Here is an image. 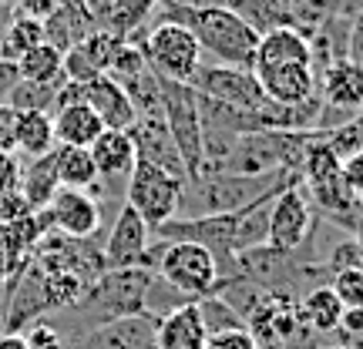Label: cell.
I'll return each instance as SVG.
<instances>
[{
	"label": "cell",
	"instance_id": "obj_12",
	"mask_svg": "<svg viewBox=\"0 0 363 349\" xmlns=\"http://www.w3.org/2000/svg\"><path fill=\"white\" fill-rule=\"evenodd\" d=\"M121 40L125 38H118V34L104 30V27L91 30L88 38H81L71 51H65V78L84 84V81L98 78V74H108L111 57L121 47Z\"/></svg>",
	"mask_w": 363,
	"mask_h": 349
},
{
	"label": "cell",
	"instance_id": "obj_10",
	"mask_svg": "<svg viewBox=\"0 0 363 349\" xmlns=\"http://www.w3.org/2000/svg\"><path fill=\"white\" fill-rule=\"evenodd\" d=\"M101 256H104V265H108V269H135V265L155 269L152 225H148L128 202L118 208L115 225H111V232H108V242H104Z\"/></svg>",
	"mask_w": 363,
	"mask_h": 349
},
{
	"label": "cell",
	"instance_id": "obj_39",
	"mask_svg": "<svg viewBox=\"0 0 363 349\" xmlns=\"http://www.w3.org/2000/svg\"><path fill=\"white\" fill-rule=\"evenodd\" d=\"M340 329H343V336H363V309H343Z\"/></svg>",
	"mask_w": 363,
	"mask_h": 349
},
{
	"label": "cell",
	"instance_id": "obj_26",
	"mask_svg": "<svg viewBox=\"0 0 363 349\" xmlns=\"http://www.w3.org/2000/svg\"><path fill=\"white\" fill-rule=\"evenodd\" d=\"M155 7H158V0H111V11H108L104 30H111V34L128 40L131 34L142 30L145 21L152 17Z\"/></svg>",
	"mask_w": 363,
	"mask_h": 349
},
{
	"label": "cell",
	"instance_id": "obj_23",
	"mask_svg": "<svg viewBox=\"0 0 363 349\" xmlns=\"http://www.w3.org/2000/svg\"><path fill=\"white\" fill-rule=\"evenodd\" d=\"M54 168H57L61 188H81V192H91V188L98 185V168H94L91 148L57 144V148H54Z\"/></svg>",
	"mask_w": 363,
	"mask_h": 349
},
{
	"label": "cell",
	"instance_id": "obj_17",
	"mask_svg": "<svg viewBox=\"0 0 363 349\" xmlns=\"http://www.w3.org/2000/svg\"><path fill=\"white\" fill-rule=\"evenodd\" d=\"M299 61H313L310 38L303 30H296V27H276V30L259 34L256 57H252V74L269 71V67L299 64Z\"/></svg>",
	"mask_w": 363,
	"mask_h": 349
},
{
	"label": "cell",
	"instance_id": "obj_29",
	"mask_svg": "<svg viewBox=\"0 0 363 349\" xmlns=\"http://www.w3.org/2000/svg\"><path fill=\"white\" fill-rule=\"evenodd\" d=\"M61 84V81H57ZM57 84H34V81H17V88L11 91V104L13 111H48L57 101Z\"/></svg>",
	"mask_w": 363,
	"mask_h": 349
},
{
	"label": "cell",
	"instance_id": "obj_25",
	"mask_svg": "<svg viewBox=\"0 0 363 349\" xmlns=\"http://www.w3.org/2000/svg\"><path fill=\"white\" fill-rule=\"evenodd\" d=\"M225 7L239 13L256 34H266V30H276V27H296V17L279 0H225Z\"/></svg>",
	"mask_w": 363,
	"mask_h": 349
},
{
	"label": "cell",
	"instance_id": "obj_16",
	"mask_svg": "<svg viewBox=\"0 0 363 349\" xmlns=\"http://www.w3.org/2000/svg\"><path fill=\"white\" fill-rule=\"evenodd\" d=\"M208 339V326L202 319L199 302H179L155 323V349H202Z\"/></svg>",
	"mask_w": 363,
	"mask_h": 349
},
{
	"label": "cell",
	"instance_id": "obj_33",
	"mask_svg": "<svg viewBox=\"0 0 363 349\" xmlns=\"http://www.w3.org/2000/svg\"><path fill=\"white\" fill-rule=\"evenodd\" d=\"M347 57L363 64V7H357V13L347 24Z\"/></svg>",
	"mask_w": 363,
	"mask_h": 349
},
{
	"label": "cell",
	"instance_id": "obj_5",
	"mask_svg": "<svg viewBox=\"0 0 363 349\" xmlns=\"http://www.w3.org/2000/svg\"><path fill=\"white\" fill-rule=\"evenodd\" d=\"M158 279L179 292L185 302H199L206 296H216L219 289V259L199 242H165L158 252Z\"/></svg>",
	"mask_w": 363,
	"mask_h": 349
},
{
	"label": "cell",
	"instance_id": "obj_2",
	"mask_svg": "<svg viewBox=\"0 0 363 349\" xmlns=\"http://www.w3.org/2000/svg\"><path fill=\"white\" fill-rule=\"evenodd\" d=\"M299 181L310 195V202H316V208L330 215L333 222L347 225V229H357V222L363 215V202L353 198L347 181H343V158L326 144V138L320 131H313L310 144L303 151V161H299Z\"/></svg>",
	"mask_w": 363,
	"mask_h": 349
},
{
	"label": "cell",
	"instance_id": "obj_24",
	"mask_svg": "<svg viewBox=\"0 0 363 349\" xmlns=\"http://www.w3.org/2000/svg\"><path fill=\"white\" fill-rule=\"evenodd\" d=\"M17 71L21 81H34V84H57L65 81V51H57L54 44L40 40L38 47L17 57Z\"/></svg>",
	"mask_w": 363,
	"mask_h": 349
},
{
	"label": "cell",
	"instance_id": "obj_30",
	"mask_svg": "<svg viewBox=\"0 0 363 349\" xmlns=\"http://www.w3.org/2000/svg\"><path fill=\"white\" fill-rule=\"evenodd\" d=\"M330 289L337 292L343 309H363V265H340V269H333Z\"/></svg>",
	"mask_w": 363,
	"mask_h": 349
},
{
	"label": "cell",
	"instance_id": "obj_43",
	"mask_svg": "<svg viewBox=\"0 0 363 349\" xmlns=\"http://www.w3.org/2000/svg\"><path fill=\"white\" fill-rule=\"evenodd\" d=\"M111 349H125V346H111Z\"/></svg>",
	"mask_w": 363,
	"mask_h": 349
},
{
	"label": "cell",
	"instance_id": "obj_27",
	"mask_svg": "<svg viewBox=\"0 0 363 349\" xmlns=\"http://www.w3.org/2000/svg\"><path fill=\"white\" fill-rule=\"evenodd\" d=\"M44 40V21H34V17H24V13H13L11 27L4 34V44H0V57L7 61H17L21 54H27L30 47H38Z\"/></svg>",
	"mask_w": 363,
	"mask_h": 349
},
{
	"label": "cell",
	"instance_id": "obj_8",
	"mask_svg": "<svg viewBox=\"0 0 363 349\" xmlns=\"http://www.w3.org/2000/svg\"><path fill=\"white\" fill-rule=\"evenodd\" d=\"M313 229H316V212H313V202L303 188V181L296 178L272 198L266 246L276 252H296L310 242Z\"/></svg>",
	"mask_w": 363,
	"mask_h": 349
},
{
	"label": "cell",
	"instance_id": "obj_31",
	"mask_svg": "<svg viewBox=\"0 0 363 349\" xmlns=\"http://www.w3.org/2000/svg\"><path fill=\"white\" fill-rule=\"evenodd\" d=\"M202 349H259V343H256V336L249 333L246 326H233V329H216V333H208Z\"/></svg>",
	"mask_w": 363,
	"mask_h": 349
},
{
	"label": "cell",
	"instance_id": "obj_34",
	"mask_svg": "<svg viewBox=\"0 0 363 349\" xmlns=\"http://www.w3.org/2000/svg\"><path fill=\"white\" fill-rule=\"evenodd\" d=\"M17 185H21V161L13 151H0V195L17 192Z\"/></svg>",
	"mask_w": 363,
	"mask_h": 349
},
{
	"label": "cell",
	"instance_id": "obj_3",
	"mask_svg": "<svg viewBox=\"0 0 363 349\" xmlns=\"http://www.w3.org/2000/svg\"><path fill=\"white\" fill-rule=\"evenodd\" d=\"M155 285V272L135 265V269H104L74 302L78 312H88L91 326H108L125 316L148 312V292Z\"/></svg>",
	"mask_w": 363,
	"mask_h": 349
},
{
	"label": "cell",
	"instance_id": "obj_35",
	"mask_svg": "<svg viewBox=\"0 0 363 349\" xmlns=\"http://www.w3.org/2000/svg\"><path fill=\"white\" fill-rule=\"evenodd\" d=\"M343 181H347V188H350L353 198L363 202V151L343 158Z\"/></svg>",
	"mask_w": 363,
	"mask_h": 349
},
{
	"label": "cell",
	"instance_id": "obj_28",
	"mask_svg": "<svg viewBox=\"0 0 363 349\" xmlns=\"http://www.w3.org/2000/svg\"><path fill=\"white\" fill-rule=\"evenodd\" d=\"M289 7V13L296 17V27L310 38L316 27H323L330 17L347 13V0H279Z\"/></svg>",
	"mask_w": 363,
	"mask_h": 349
},
{
	"label": "cell",
	"instance_id": "obj_18",
	"mask_svg": "<svg viewBox=\"0 0 363 349\" xmlns=\"http://www.w3.org/2000/svg\"><path fill=\"white\" fill-rule=\"evenodd\" d=\"M91 158L98 168V181H128L131 168L138 161V148L128 131L104 128L91 144Z\"/></svg>",
	"mask_w": 363,
	"mask_h": 349
},
{
	"label": "cell",
	"instance_id": "obj_36",
	"mask_svg": "<svg viewBox=\"0 0 363 349\" xmlns=\"http://www.w3.org/2000/svg\"><path fill=\"white\" fill-rule=\"evenodd\" d=\"M13 11L24 13V17H34V21H48L54 11H57V4L61 0H11Z\"/></svg>",
	"mask_w": 363,
	"mask_h": 349
},
{
	"label": "cell",
	"instance_id": "obj_11",
	"mask_svg": "<svg viewBox=\"0 0 363 349\" xmlns=\"http://www.w3.org/2000/svg\"><path fill=\"white\" fill-rule=\"evenodd\" d=\"M38 222L44 232H61L67 239H91L101 229V205L98 198L81 188H57L51 205L40 208Z\"/></svg>",
	"mask_w": 363,
	"mask_h": 349
},
{
	"label": "cell",
	"instance_id": "obj_9",
	"mask_svg": "<svg viewBox=\"0 0 363 349\" xmlns=\"http://www.w3.org/2000/svg\"><path fill=\"white\" fill-rule=\"evenodd\" d=\"M202 98H212L219 104L239 108V111H262L266 104H272L262 91L259 78L249 67H233V64H199V71L189 81Z\"/></svg>",
	"mask_w": 363,
	"mask_h": 349
},
{
	"label": "cell",
	"instance_id": "obj_14",
	"mask_svg": "<svg viewBox=\"0 0 363 349\" xmlns=\"http://www.w3.org/2000/svg\"><path fill=\"white\" fill-rule=\"evenodd\" d=\"M266 91V98L276 104H303L320 94V78H316V67L313 61H299V64H283V67H269L256 74Z\"/></svg>",
	"mask_w": 363,
	"mask_h": 349
},
{
	"label": "cell",
	"instance_id": "obj_42",
	"mask_svg": "<svg viewBox=\"0 0 363 349\" xmlns=\"http://www.w3.org/2000/svg\"><path fill=\"white\" fill-rule=\"evenodd\" d=\"M353 242H357V256H360V265H363V215L357 222V229H353Z\"/></svg>",
	"mask_w": 363,
	"mask_h": 349
},
{
	"label": "cell",
	"instance_id": "obj_20",
	"mask_svg": "<svg viewBox=\"0 0 363 349\" xmlns=\"http://www.w3.org/2000/svg\"><path fill=\"white\" fill-rule=\"evenodd\" d=\"M57 188H61V181H57V168H54V151H48V155H40V158H30L24 168H21L17 192L24 195L30 212H40V208L51 205Z\"/></svg>",
	"mask_w": 363,
	"mask_h": 349
},
{
	"label": "cell",
	"instance_id": "obj_22",
	"mask_svg": "<svg viewBox=\"0 0 363 349\" xmlns=\"http://www.w3.org/2000/svg\"><path fill=\"white\" fill-rule=\"evenodd\" d=\"M299 309V323L306 326L310 333H337L340 329V316H343V302L337 299V292L330 285H313L306 296L296 302Z\"/></svg>",
	"mask_w": 363,
	"mask_h": 349
},
{
	"label": "cell",
	"instance_id": "obj_37",
	"mask_svg": "<svg viewBox=\"0 0 363 349\" xmlns=\"http://www.w3.org/2000/svg\"><path fill=\"white\" fill-rule=\"evenodd\" d=\"M13 128H17V111L11 104H0V151H13Z\"/></svg>",
	"mask_w": 363,
	"mask_h": 349
},
{
	"label": "cell",
	"instance_id": "obj_15",
	"mask_svg": "<svg viewBox=\"0 0 363 349\" xmlns=\"http://www.w3.org/2000/svg\"><path fill=\"white\" fill-rule=\"evenodd\" d=\"M81 98L84 104H91V111L101 118L104 128H115V131H128L135 125V104H131L128 91L121 88L111 74H98V78L84 81V88H81Z\"/></svg>",
	"mask_w": 363,
	"mask_h": 349
},
{
	"label": "cell",
	"instance_id": "obj_1",
	"mask_svg": "<svg viewBox=\"0 0 363 349\" xmlns=\"http://www.w3.org/2000/svg\"><path fill=\"white\" fill-rule=\"evenodd\" d=\"M158 7H162L158 21H175V24L189 27L202 54L212 57V64H233L252 71L259 34L235 11L219 7V4H185V0H158Z\"/></svg>",
	"mask_w": 363,
	"mask_h": 349
},
{
	"label": "cell",
	"instance_id": "obj_19",
	"mask_svg": "<svg viewBox=\"0 0 363 349\" xmlns=\"http://www.w3.org/2000/svg\"><path fill=\"white\" fill-rule=\"evenodd\" d=\"M54 138L57 144H74V148H91L94 138L104 131L101 118L91 111V104L74 101L54 108Z\"/></svg>",
	"mask_w": 363,
	"mask_h": 349
},
{
	"label": "cell",
	"instance_id": "obj_21",
	"mask_svg": "<svg viewBox=\"0 0 363 349\" xmlns=\"http://www.w3.org/2000/svg\"><path fill=\"white\" fill-rule=\"evenodd\" d=\"M57 148L54 138L51 111H17V128H13V151L27 158H40Z\"/></svg>",
	"mask_w": 363,
	"mask_h": 349
},
{
	"label": "cell",
	"instance_id": "obj_32",
	"mask_svg": "<svg viewBox=\"0 0 363 349\" xmlns=\"http://www.w3.org/2000/svg\"><path fill=\"white\" fill-rule=\"evenodd\" d=\"M24 339H27V349H65L61 329H54L51 323H34Z\"/></svg>",
	"mask_w": 363,
	"mask_h": 349
},
{
	"label": "cell",
	"instance_id": "obj_6",
	"mask_svg": "<svg viewBox=\"0 0 363 349\" xmlns=\"http://www.w3.org/2000/svg\"><path fill=\"white\" fill-rule=\"evenodd\" d=\"M185 188H189V181L182 178V175L162 168L155 161L138 158L128 175V181H125V202H128V205L152 225V232H155L158 225H165V222L175 219L182 212Z\"/></svg>",
	"mask_w": 363,
	"mask_h": 349
},
{
	"label": "cell",
	"instance_id": "obj_4",
	"mask_svg": "<svg viewBox=\"0 0 363 349\" xmlns=\"http://www.w3.org/2000/svg\"><path fill=\"white\" fill-rule=\"evenodd\" d=\"M162 115L185 168V178L192 185L202 178V168H206V135H202V115H199V98L192 84L162 78Z\"/></svg>",
	"mask_w": 363,
	"mask_h": 349
},
{
	"label": "cell",
	"instance_id": "obj_13",
	"mask_svg": "<svg viewBox=\"0 0 363 349\" xmlns=\"http://www.w3.org/2000/svg\"><path fill=\"white\" fill-rule=\"evenodd\" d=\"M320 98L323 108L357 115L363 108V64L350 57H337L333 64H326L320 71Z\"/></svg>",
	"mask_w": 363,
	"mask_h": 349
},
{
	"label": "cell",
	"instance_id": "obj_7",
	"mask_svg": "<svg viewBox=\"0 0 363 349\" xmlns=\"http://www.w3.org/2000/svg\"><path fill=\"white\" fill-rule=\"evenodd\" d=\"M128 40H135L142 47L145 61L152 64L158 78H169V81H192V74L202 64V47L195 34L185 24H175V21H155L148 30H138L131 34Z\"/></svg>",
	"mask_w": 363,
	"mask_h": 349
},
{
	"label": "cell",
	"instance_id": "obj_38",
	"mask_svg": "<svg viewBox=\"0 0 363 349\" xmlns=\"http://www.w3.org/2000/svg\"><path fill=\"white\" fill-rule=\"evenodd\" d=\"M17 81H21L17 61H7V57H0V104H7L11 91L17 88Z\"/></svg>",
	"mask_w": 363,
	"mask_h": 349
},
{
	"label": "cell",
	"instance_id": "obj_41",
	"mask_svg": "<svg viewBox=\"0 0 363 349\" xmlns=\"http://www.w3.org/2000/svg\"><path fill=\"white\" fill-rule=\"evenodd\" d=\"M0 349H27V339L21 333H4L0 336Z\"/></svg>",
	"mask_w": 363,
	"mask_h": 349
},
{
	"label": "cell",
	"instance_id": "obj_40",
	"mask_svg": "<svg viewBox=\"0 0 363 349\" xmlns=\"http://www.w3.org/2000/svg\"><path fill=\"white\" fill-rule=\"evenodd\" d=\"M13 4L11 0H0V44H4V34H7V27H11V21H13Z\"/></svg>",
	"mask_w": 363,
	"mask_h": 349
}]
</instances>
